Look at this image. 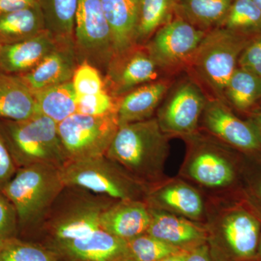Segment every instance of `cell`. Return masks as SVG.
Segmentation results:
<instances>
[{"label": "cell", "mask_w": 261, "mask_h": 261, "mask_svg": "<svg viewBox=\"0 0 261 261\" xmlns=\"http://www.w3.org/2000/svg\"><path fill=\"white\" fill-rule=\"evenodd\" d=\"M182 140L186 153L178 177L207 198L243 199V153L200 129Z\"/></svg>", "instance_id": "obj_1"}, {"label": "cell", "mask_w": 261, "mask_h": 261, "mask_svg": "<svg viewBox=\"0 0 261 261\" xmlns=\"http://www.w3.org/2000/svg\"><path fill=\"white\" fill-rule=\"evenodd\" d=\"M204 225L214 261L256 258L261 221L243 199L207 198Z\"/></svg>", "instance_id": "obj_2"}, {"label": "cell", "mask_w": 261, "mask_h": 261, "mask_svg": "<svg viewBox=\"0 0 261 261\" xmlns=\"http://www.w3.org/2000/svg\"><path fill=\"white\" fill-rule=\"evenodd\" d=\"M169 140L153 117L119 126L106 155L151 187L168 177L165 170Z\"/></svg>", "instance_id": "obj_3"}, {"label": "cell", "mask_w": 261, "mask_h": 261, "mask_svg": "<svg viewBox=\"0 0 261 261\" xmlns=\"http://www.w3.org/2000/svg\"><path fill=\"white\" fill-rule=\"evenodd\" d=\"M65 187L61 168L36 164L18 168L2 192L14 206L18 237L33 241L57 197Z\"/></svg>", "instance_id": "obj_4"}, {"label": "cell", "mask_w": 261, "mask_h": 261, "mask_svg": "<svg viewBox=\"0 0 261 261\" xmlns=\"http://www.w3.org/2000/svg\"><path fill=\"white\" fill-rule=\"evenodd\" d=\"M117 200L76 187L65 186L48 211L33 240L47 247L100 228V217Z\"/></svg>", "instance_id": "obj_5"}, {"label": "cell", "mask_w": 261, "mask_h": 261, "mask_svg": "<svg viewBox=\"0 0 261 261\" xmlns=\"http://www.w3.org/2000/svg\"><path fill=\"white\" fill-rule=\"evenodd\" d=\"M0 134L18 169L36 164L61 169L68 162L58 123L41 113L22 121L0 119Z\"/></svg>", "instance_id": "obj_6"}, {"label": "cell", "mask_w": 261, "mask_h": 261, "mask_svg": "<svg viewBox=\"0 0 261 261\" xmlns=\"http://www.w3.org/2000/svg\"><path fill=\"white\" fill-rule=\"evenodd\" d=\"M253 38L222 27L212 29L206 33L185 68L212 97L224 102V90L238 68L239 58Z\"/></svg>", "instance_id": "obj_7"}, {"label": "cell", "mask_w": 261, "mask_h": 261, "mask_svg": "<svg viewBox=\"0 0 261 261\" xmlns=\"http://www.w3.org/2000/svg\"><path fill=\"white\" fill-rule=\"evenodd\" d=\"M61 171L65 186L80 187L117 200L145 201L150 188L106 155L68 161Z\"/></svg>", "instance_id": "obj_8"}, {"label": "cell", "mask_w": 261, "mask_h": 261, "mask_svg": "<svg viewBox=\"0 0 261 261\" xmlns=\"http://www.w3.org/2000/svg\"><path fill=\"white\" fill-rule=\"evenodd\" d=\"M118 128L116 115L94 116L75 113L58 124L68 161L106 155Z\"/></svg>", "instance_id": "obj_9"}, {"label": "cell", "mask_w": 261, "mask_h": 261, "mask_svg": "<svg viewBox=\"0 0 261 261\" xmlns=\"http://www.w3.org/2000/svg\"><path fill=\"white\" fill-rule=\"evenodd\" d=\"M74 45L80 63L88 62L106 72L115 55L112 33L101 0H79L75 17Z\"/></svg>", "instance_id": "obj_10"}, {"label": "cell", "mask_w": 261, "mask_h": 261, "mask_svg": "<svg viewBox=\"0 0 261 261\" xmlns=\"http://www.w3.org/2000/svg\"><path fill=\"white\" fill-rule=\"evenodd\" d=\"M208 98L193 79L178 84L156 112L161 130L170 139L191 135L198 130Z\"/></svg>", "instance_id": "obj_11"}, {"label": "cell", "mask_w": 261, "mask_h": 261, "mask_svg": "<svg viewBox=\"0 0 261 261\" xmlns=\"http://www.w3.org/2000/svg\"><path fill=\"white\" fill-rule=\"evenodd\" d=\"M207 32L175 15L145 45L161 71L174 73L185 68Z\"/></svg>", "instance_id": "obj_12"}, {"label": "cell", "mask_w": 261, "mask_h": 261, "mask_svg": "<svg viewBox=\"0 0 261 261\" xmlns=\"http://www.w3.org/2000/svg\"><path fill=\"white\" fill-rule=\"evenodd\" d=\"M199 129L242 153L261 159V142L253 125L221 99L208 98Z\"/></svg>", "instance_id": "obj_13"}, {"label": "cell", "mask_w": 261, "mask_h": 261, "mask_svg": "<svg viewBox=\"0 0 261 261\" xmlns=\"http://www.w3.org/2000/svg\"><path fill=\"white\" fill-rule=\"evenodd\" d=\"M161 70L145 44H135L115 54L104 76L106 91L119 98L137 87L159 80Z\"/></svg>", "instance_id": "obj_14"}, {"label": "cell", "mask_w": 261, "mask_h": 261, "mask_svg": "<svg viewBox=\"0 0 261 261\" xmlns=\"http://www.w3.org/2000/svg\"><path fill=\"white\" fill-rule=\"evenodd\" d=\"M206 201L203 194L188 181L176 176L165 178L149 188L145 202L150 208L177 215L205 224Z\"/></svg>", "instance_id": "obj_15"}, {"label": "cell", "mask_w": 261, "mask_h": 261, "mask_svg": "<svg viewBox=\"0 0 261 261\" xmlns=\"http://www.w3.org/2000/svg\"><path fill=\"white\" fill-rule=\"evenodd\" d=\"M47 248L62 261H118L128 257L126 240L101 228L82 238Z\"/></svg>", "instance_id": "obj_16"}, {"label": "cell", "mask_w": 261, "mask_h": 261, "mask_svg": "<svg viewBox=\"0 0 261 261\" xmlns=\"http://www.w3.org/2000/svg\"><path fill=\"white\" fill-rule=\"evenodd\" d=\"M150 224L146 233L151 236L182 250L207 243L204 224L156 209L150 208Z\"/></svg>", "instance_id": "obj_17"}, {"label": "cell", "mask_w": 261, "mask_h": 261, "mask_svg": "<svg viewBox=\"0 0 261 261\" xmlns=\"http://www.w3.org/2000/svg\"><path fill=\"white\" fill-rule=\"evenodd\" d=\"M80 63L74 44L61 42L35 68L18 76L34 93L48 87L71 82Z\"/></svg>", "instance_id": "obj_18"}, {"label": "cell", "mask_w": 261, "mask_h": 261, "mask_svg": "<svg viewBox=\"0 0 261 261\" xmlns=\"http://www.w3.org/2000/svg\"><path fill=\"white\" fill-rule=\"evenodd\" d=\"M47 31L20 42L0 44V70L20 75L30 71L59 45Z\"/></svg>", "instance_id": "obj_19"}, {"label": "cell", "mask_w": 261, "mask_h": 261, "mask_svg": "<svg viewBox=\"0 0 261 261\" xmlns=\"http://www.w3.org/2000/svg\"><path fill=\"white\" fill-rule=\"evenodd\" d=\"M150 208L144 200H116L103 212L100 228L122 240H128L147 232Z\"/></svg>", "instance_id": "obj_20"}, {"label": "cell", "mask_w": 261, "mask_h": 261, "mask_svg": "<svg viewBox=\"0 0 261 261\" xmlns=\"http://www.w3.org/2000/svg\"><path fill=\"white\" fill-rule=\"evenodd\" d=\"M170 87V81L162 79L137 87L118 98L119 126L153 118Z\"/></svg>", "instance_id": "obj_21"}, {"label": "cell", "mask_w": 261, "mask_h": 261, "mask_svg": "<svg viewBox=\"0 0 261 261\" xmlns=\"http://www.w3.org/2000/svg\"><path fill=\"white\" fill-rule=\"evenodd\" d=\"M34 93L18 75L0 74V119L22 121L37 114Z\"/></svg>", "instance_id": "obj_22"}, {"label": "cell", "mask_w": 261, "mask_h": 261, "mask_svg": "<svg viewBox=\"0 0 261 261\" xmlns=\"http://www.w3.org/2000/svg\"><path fill=\"white\" fill-rule=\"evenodd\" d=\"M101 3L112 33L115 54L135 45L138 1L101 0Z\"/></svg>", "instance_id": "obj_23"}, {"label": "cell", "mask_w": 261, "mask_h": 261, "mask_svg": "<svg viewBox=\"0 0 261 261\" xmlns=\"http://www.w3.org/2000/svg\"><path fill=\"white\" fill-rule=\"evenodd\" d=\"M45 31V23L39 4L0 15V44L25 40Z\"/></svg>", "instance_id": "obj_24"}, {"label": "cell", "mask_w": 261, "mask_h": 261, "mask_svg": "<svg viewBox=\"0 0 261 261\" xmlns=\"http://www.w3.org/2000/svg\"><path fill=\"white\" fill-rule=\"evenodd\" d=\"M224 102L245 116L261 102V77L238 67L224 90Z\"/></svg>", "instance_id": "obj_25"}, {"label": "cell", "mask_w": 261, "mask_h": 261, "mask_svg": "<svg viewBox=\"0 0 261 261\" xmlns=\"http://www.w3.org/2000/svg\"><path fill=\"white\" fill-rule=\"evenodd\" d=\"M233 0H179L175 15L196 28L209 32L219 27Z\"/></svg>", "instance_id": "obj_26"}, {"label": "cell", "mask_w": 261, "mask_h": 261, "mask_svg": "<svg viewBox=\"0 0 261 261\" xmlns=\"http://www.w3.org/2000/svg\"><path fill=\"white\" fill-rule=\"evenodd\" d=\"M179 0H139L135 44L144 45L175 17Z\"/></svg>", "instance_id": "obj_27"}, {"label": "cell", "mask_w": 261, "mask_h": 261, "mask_svg": "<svg viewBox=\"0 0 261 261\" xmlns=\"http://www.w3.org/2000/svg\"><path fill=\"white\" fill-rule=\"evenodd\" d=\"M78 3L79 0H38L46 30L59 42L74 44Z\"/></svg>", "instance_id": "obj_28"}, {"label": "cell", "mask_w": 261, "mask_h": 261, "mask_svg": "<svg viewBox=\"0 0 261 261\" xmlns=\"http://www.w3.org/2000/svg\"><path fill=\"white\" fill-rule=\"evenodd\" d=\"M38 113L57 123L76 113L77 94L71 82L34 92Z\"/></svg>", "instance_id": "obj_29"}, {"label": "cell", "mask_w": 261, "mask_h": 261, "mask_svg": "<svg viewBox=\"0 0 261 261\" xmlns=\"http://www.w3.org/2000/svg\"><path fill=\"white\" fill-rule=\"evenodd\" d=\"M219 27L245 37L260 36L261 10L252 0H233Z\"/></svg>", "instance_id": "obj_30"}, {"label": "cell", "mask_w": 261, "mask_h": 261, "mask_svg": "<svg viewBox=\"0 0 261 261\" xmlns=\"http://www.w3.org/2000/svg\"><path fill=\"white\" fill-rule=\"evenodd\" d=\"M0 261H62L47 247L20 238L8 240L0 251Z\"/></svg>", "instance_id": "obj_31"}, {"label": "cell", "mask_w": 261, "mask_h": 261, "mask_svg": "<svg viewBox=\"0 0 261 261\" xmlns=\"http://www.w3.org/2000/svg\"><path fill=\"white\" fill-rule=\"evenodd\" d=\"M243 200L261 221V159L244 154Z\"/></svg>", "instance_id": "obj_32"}, {"label": "cell", "mask_w": 261, "mask_h": 261, "mask_svg": "<svg viewBox=\"0 0 261 261\" xmlns=\"http://www.w3.org/2000/svg\"><path fill=\"white\" fill-rule=\"evenodd\" d=\"M126 243L128 258L135 261H159L181 250L147 233L130 239Z\"/></svg>", "instance_id": "obj_33"}, {"label": "cell", "mask_w": 261, "mask_h": 261, "mask_svg": "<svg viewBox=\"0 0 261 261\" xmlns=\"http://www.w3.org/2000/svg\"><path fill=\"white\" fill-rule=\"evenodd\" d=\"M71 82L77 96L88 95L106 90L104 75L100 70L87 61L78 65Z\"/></svg>", "instance_id": "obj_34"}, {"label": "cell", "mask_w": 261, "mask_h": 261, "mask_svg": "<svg viewBox=\"0 0 261 261\" xmlns=\"http://www.w3.org/2000/svg\"><path fill=\"white\" fill-rule=\"evenodd\" d=\"M118 99L106 90L88 95L77 96L76 113L94 116H117Z\"/></svg>", "instance_id": "obj_35"}, {"label": "cell", "mask_w": 261, "mask_h": 261, "mask_svg": "<svg viewBox=\"0 0 261 261\" xmlns=\"http://www.w3.org/2000/svg\"><path fill=\"white\" fill-rule=\"evenodd\" d=\"M18 237L16 211L9 199L0 191V239L7 240Z\"/></svg>", "instance_id": "obj_36"}, {"label": "cell", "mask_w": 261, "mask_h": 261, "mask_svg": "<svg viewBox=\"0 0 261 261\" xmlns=\"http://www.w3.org/2000/svg\"><path fill=\"white\" fill-rule=\"evenodd\" d=\"M238 67L261 77V35L254 37L242 51Z\"/></svg>", "instance_id": "obj_37"}, {"label": "cell", "mask_w": 261, "mask_h": 261, "mask_svg": "<svg viewBox=\"0 0 261 261\" xmlns=\"http://www.w3.org/2000/svg\"><path fill=\"white\" fill-rule=\"evenodd\" d=\"M17 168L0 134V191L16 173Z\"/></svg>", "instance_id": "obj_38"}, {"label": "cell", "mask_w": 261, "mask_h": 261, "mask_svg": "<svg viewBox=\"0 0 261 261\" xmlns=\"http://www.w3.org/2000/svg\"><path fill=\"white\" fill-rule=\"evenodd\" d=\"M38 4V0H0V15L25 9Z\"/></svg>", "instance_id": "obj_39"}, {"label": "cell", "mask_w": 261, "mask_h": 261, "mask_svg": "<svg viewBox=\"0 0 261 261\" xmlns=\"http://www.w3.org/2000/svg\"><path fill=\"white\" fill-rule=\"evenodd\" d=\"M186 261H214L207 243L195 247L187 252Z\"/></svg>", "instance_id": "obj_40"}, {"label": "cell", "mask_w": 261, "mask_h": 261, "mask_svg": "<svg viewBox=\"0 0 261 261\" xmlns=\"http://www.w3.org/2000/svg\"><path fill=\"white\" fill-rule=\"evenodd\" d=\"M245 118L253 125L261 142V107H257L247 114Z\"/></svg>", "instance_id": "obj_41"}, {"label": "cell", "mask_w": 261, "mask_h": 261, "mask_svg": "<svg viewBox=\"0 0 261 261\" xmlns=\"http://www.w3.org/2000/svg\"><path fill=\"white\" fill-rule=\"evenodd\" d=\"M187 252L188 250H178L159 261H186Z\"/></svg>", "instance_id": "obj_42"}, {"label": "cell", "mask_w": 261, "mask_h": 261, "mask_svg": "<svg viewBox=\"0 0 261 261\" xmlns=\"http://www.w3.org/2000/svg\"><path fill=\"white\" fill-rule=\"evenodd\" d=\"M255 260L257 261H261V232L260 239H259L258 246H257L256 258H255Z\"/></svg>", "instance_id": "obj_43"}, {"label": "cell", "mask_w": 261, "mask_h": 261, "mask_svg": "<svg viewBox=\"0 0 261 261\" xmlns=\"http://www.w3.org/2000/svg\"><path fill=\"white\" fill-rule=\"evenodd\" d=\"M255 5L261 10V0H252Z\"/></svg>", "instance_id": "obj_44"}, {"label": "cell", "mask_w": 261, "mask_h": 261, "mask_svg": "<svg viewBox=\"0 0 261 261\" xmlns=\"http://www.w3.org/2000/svg\"><path fill=\"white\" fill-rule=\"evenodd\" d=\"M7 240H2V239H0V251H1L3 247H4L5 244L6 243Z\"/></svg>", "instance_id": "obj_45"}, {"label": "cell", "mask_w": 261, "mask_h": 261, "mask_svg": "<svg viewBox=\"0 0 261 261\" xmlns=\"http://www.w3.org/2000/svg\"><path fill=\"white\" fill-rule=\"evenodd\" d=\"M118 261H135V260H132V259H130V258H124V259H122V260H120Z\"/></svg>", "instance_id": "obj_46"}, {"label": "cell", "mask_w": 261, "mask_h": 261, "mask_svg": "<svg viewBox=\"0 0 261 261\" xmlns=\"http://www.w3.org/2000/svg\"><path fill=\"white\" fill-rule=\"evenodd\" d=\"M250 261H257L256 260H250Z\"/></svg>", "instance_id": "obj_47"}, {"label": "cell", "mask_w": 261, "mask_h": 261, "mask_svg": "<svg viewBox=\"0 0 261 261\" xmlns=\"http://www.w3.org/2000/svg\"><path fill=\"white\" fill-rule=\"evenodd\" d=\"M259 107H261V102H260V106H259Z\"/></svg>", "instance_id": "obj_48"}, {"label": "cell", "mask_w": 261, "mask_h": 261, "mask_svg": "<svg viewBox=\"0 0 261 261\" xmlns=\"http://www.w3.org/2000/svg\"><path fill=\"white\" fill-rule=\"evenodd\" d=\"M137 1H138V2H139V0H137Z\"/></svg>", "instance_id": "obj_49"}]
</instances>
